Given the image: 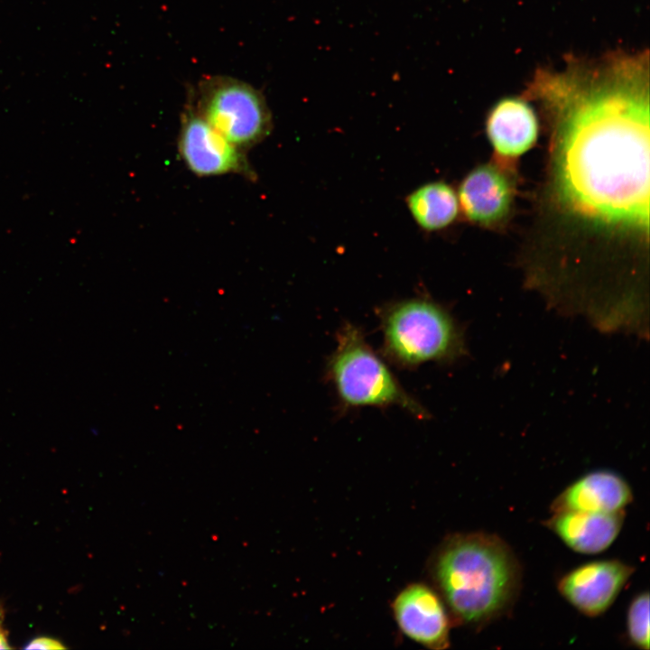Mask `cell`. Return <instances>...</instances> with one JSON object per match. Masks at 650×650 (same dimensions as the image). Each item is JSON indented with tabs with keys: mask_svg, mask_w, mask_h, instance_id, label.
Returning <instances> with one entry per match:
<instances>
[{
	"mask_svg": "<svg viewBox=\"0 0 650 650\" xmlns=\"http://www.w3.org/2000/svg\"><path fill=\"white\" fill-rule=\"evenodd\" d=\"M525 88L555 123L561 204L602 228L649 230V51L569 54Z\"/></svg>",
	"mask_w": 650,
	"mask_h": 650,
	"instance_id": "1",
	"label": "cell"
},
{
	"mask_svg": "<svg viewBox=\"0 0 650 650\" xmlns=\"http://www.w3.org/2000/svg\"><path fill=\"white\" fill-rule=\"evenodd\" d=\"M434 582L453 621L484 626L506 614L520 590L521 568L512 549L487 533L447 537L432 563Z\"/></svg>",
	"mask_w": 650,
	"mask_h": 650,
	"instance_id": "2",
	"label": "cell"
},
{
	"mask_svg": "<svg viewBox=\"0 0 650 650\" xmlns=\"http://www.w3.org/2000/svg\"><path fill=\"white\" fill-rule=\"evenodd\" d=\"M381 327L385 354L402 367L454 361L466 353L460 325L446 309L427 299L387 306L382 311Z\"/></svg>",
	"mask_w": 650,
	"mask_h": 650,
	"instance_id": "3",
	"label": "cell"
},
{
	"mask_svg": "<svg viewBox=\"0 0 650 650\" xmlns=\"http://www.w3.org/2000/svg\"><path fill=\"white\" fill-rule=\"evenodd\" d=\"M327 370L341 404L347 408L395 405L419 419L428 416L425 408L402 387L353 324L347 323L338 333Z\"/></svg>",
	"mask_w": 650,
	"mask_h": 650,
	"instance_id": "4",
	"label": "cell"
},
{
	"mask_svg": "<svg viewBox=\"0 0 650 650\" xmlns=\"http://www.w3.org/2000/svg\"><path fill=\"white\" fill-rule=\"evenodd\" d=\"M194 110L241 150L261 142L272 128L264 96L247 83L228 77L202 80Z\"/></svg>",
	"mask_w": 650,
	"mask_h": 650,
	"instance_id": "5",
	"label": "cell"
},
{
	"mask_svg": "<svg viewBox=\"0 0 650 650\" xmlns=\"http://www.w3.org/2000/svg\"><path fill=\"white\" fill-rule=\"evenodd\" d=\"M178 149L186 166L196 175L248 173L241 149L225 139L194 108L190 107L183 115Z\"/></svg>",
	"mask_w": 650,
	"mask_h": 650,
	"instance_id": "6",
	"label": "cell"
},
{
	"mask_svg": "<svg viewBox=\"0 0 650 650\" xmlns=\"http://www.w3.org/2000/svg\"><path fill=\"white\" fill-rule=\"evenodd\" d=\"M635 569L618 560L589 562L558 582L562 597L586 616L603 614L615 601Z\"/></svg>",
	"mask_w": 650,
	"mask_h": 650,
	"instance_id": "7",
	"label": "cell"
},
{
	"mask_svg": "<svg viewBox=\"0 0 650 650\" xmlns=\"http://www.w3.org/2000/svg\"><path fill=\"white\" fill-rule=\"evenodd\" d=\"M401 631L413 641L434 650L450 645V619L440 596L429 586L405 587L392 603Z\"/></svg>",
	"mask_w": 650,
	"mask_h": 650,
	"instance_id": "8",
	"label": "cell"
},
{
	"mask_svg": "<svg viewBox=\"0 0 650 650\" xmlns=\"http://www.w3.org/2000/svg\"><path fill=\"white\" fill-rule=\"evenodd\" d=\"M633 495L627 481L609 470L590 472L566 488L552 503V513L587 511L614 513L624 510Z\"/></svg>",
	"mask_w": 650,
	"mask_h": 650,
	"instance_id": "9",
	"label": "cell"
},
{
	"mask_svg": "<svg viewBox=\"0 0 650 650\" xmlns=\"http://www.w3.org/2000/svg\"><path fill=\"white\" fill-rule=\"evenodd\" d=\"M545 522L571 550L586 554L603 552L618 537L624 522V510L614 513L562 511Z\"/></svg>",
	"mask_w": 650,
	"mask_h": 650,
	"instance_id": "10",
	"label": "cell"
},
{
	"mask_svg": "<svg viewBox=\"0 0 650 650\" xmlns=\"http://www.w3.org/2000/svg\"><path fill=\"white\" fill-rule=\"evenodd\" d=\"M458 200L468 218L479 224H493L508 213L512 189L498 168L480 165L463 179Z\"/></svg>",
	"mask_w": 650,
	"mask_h": 650,
	"instance_id": "11",
	"label": "cell"
},
{
	"mask_svg": "<svg viewBox=\"0 0 650 650\" xmlns=\"http://www.w3.org/2000/svg\"><path fill=\"white\" fill-rule=\"evenodd\" d=\"M487 134L497 153L504 156H518L534 144L538 135V120L525 100L515 97L504 98L494 105L488 114Z\"/></svg>",
	"mask_w": 650,
	"mask_h": 650,
	"instance_id": "12",
	"label": "cell"
},
{
	"mask_svg": "<svg viewBox=\"0 0 650 650\" xmlns=\"http://www.w3.org/2000/svg\"><path fill=\"white\" fill-rule=\"evenodd\" d=\"M406 204L416 223L428 231L450 225L459 210L458 196L450 185L442 181L420 186L409 194Z\"/></svg>",
	"mask_w": 650,
	"mask_h": 650,
	"instance_id": "13",
	"label": "cell"
},
{
	"mask_svg": "<svg viewBox=\"0 0 650 650\" xmlns=\"http://www.w3.org/2000/svg\"><path fill=\"white\" fill-rule=\"evenodd\" d=\"M627 635L637 647L649 649V595L642 592L631 601L627 618Z\"/></svg>",
	"mask_w": 650,
	"mask_h": 650,
	"instance_id": "14",
	"label": "cell"
},
{
	"mask_svg": "<svg viewBox=\"0 0 650 650\" xmlns=\"http://www.w3.org/2000/svg\"><path fill=\"white\" fill-rule=\"evenodd\" d=\"M65 645L55 638L49 636L35 637L26 644L24 649H64Z\"/></svg>",
	"mask_w": 650,
	"mask_h": 650,
	"instance_id": "15",
	"label": "cell"
},
{
	"mask_svg": "<svg viewBox=\"0 0 650 650\" xmlns=\"http://www.w3.org/2000/svg\"><path fill=\"white\" fill-rule=\"evenodd\" d=\"M5 619V609L3 605L0 603V649H10L11 646L8 644V634L4 627Z\"/></svg>",
	"mask_w": 650,
	"mask_h": 650,
	"instance_id": "16",
	"label": "cell"
}]
</instances>
